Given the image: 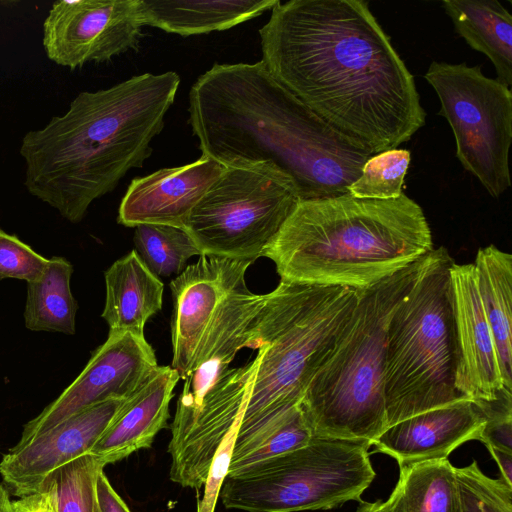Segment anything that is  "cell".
<instances>
[{
	"instance_id": "cell-1",
	"label": "cell",
	"mask_w": 512,
	"mask_h": 512,
	"mask_svg": "<svg viewBox=\"0 0 512 512\" xmlns=\"http://www.w3.org/2000/svg\"><path fill=\"white\" fill-rule=\"evenodd\" d=\"M259 36L269 73L354 147L395 149L425 124L414 77L367 2H279Z\"/></svg>"
},
{
	"instance_id": "cell-2",
	"label": "cell",
	"mask_w": 512,
	"mask_h": 512,
	"mask_svg": "<svg viewBox=\"0 0 512 512\" xmlns=\"http://www.w3.org/2000/svg\"><path fill=\"white\" fill-rule=\"evenodd\" d=\"M188 112L202 155L225 167L270 164L301 201L349 194L373 156L325 125L262 61L214 64L192 85Z\"/></svg>"
},
{
	"instance_id": "cell-3",
	"label": "cell",
	"mask_w": 512,
	"mask_h": 512,
	"mask_svg": "<svg viewBox=\"0 0 512 512\" xmlns=\"http://www.w3.org/2000/svg\"><path fill=\"white\" fill-rule=\"evenodd\" d=\"M179 85L174 71L147 72L80 92L64 114L23 136L27 191L69 222H81L94 200L150 157Z\"/></svg>"
},
{
	"instance_id": "cell-4",
	"label": "cell",
	"mask_w": 512,
	"mask_h": 512,
	"mask_svg": "<svg viewBox=\"0 0 512 512\" xmlns=\"http://www.w3.org/2000/svg\"><path fill=\"white\" fill-rule=\"evenodd\" d=\"M433 249L422 208L350 194L300 201L262 252L281 280L368 289Z\"/></svg>"
},
{
	"instance_id": "cell-5",
	"label": "cell",
	"mask_w": 512,
	"mask_h": 512,
	"mask_svg": "<svg viewBox=\"0 0 512 512\" xmlns=\"http://www.w3.org/2000/svg\"><path fill=\"white\" fill-rule=\"evenodd\" d=\"M359 291L281 280L250 329L253 359L248 397L235 444L299 405L348 325Z\"/></svg>"
},
{
	"instance_id": "cell-6",
	"label": "cell",
	"mask_w": 512,
	"mask_h": 512,
	"mask_svg": "<svg viewBox=\"0 0 512 512\" xmlns=\"http://www.w3.org/2000/svg\"><path fill=\"white\" fill-rule=\"evenodd\" d=\"M424 257L359 291L348 325L300 402L312 435L366 440L372 445L386 429L388 326Z\"/></svg>"
},
{
	"instance_id": "cell-7",
	"label": "cell",
	"mask_w": 512,
	"mask_h": 512,
	"mask_svg": "<svg viewBox=\"0 0 512 512\" xmlns=\"http://www.w3.org/2000/svg\"><path fill=\"white\" fill-rule=\"evenodd\" d=\"M454 264L446 248L432 249L392 314L384 379L387 427L468 399L456 388L457 344L450 278Z\"/></svg>"
},
{
	"instance_id": "cell-8",
	"label": "cell",
	"mask_w": 512,
	"mask_h": 512,
	"mask_svg": "<svg viewBox=\"0 0 512 512\" xmlns=\"http://www.w3.org/2000/svg\"><path fill=\"white\" fill-rule=\"evenodd\" d=\"M366 440L312 436L305 446L226 476L219 496L245 512L330 510L362 501L376 476Z\"/></svg>"
},
{
	"instance_id": "cell-9",
	"label": "cell",
	"mask_w": 512,
	"mask_h": 512,
	"mask_svg": "<svg viewBox=\"0 0 512 512\" xmlns=\"http://www.w3.org/2000/svg\"><path fill=\"white\" fill-rule=\"evenodd\" d=\"M300 201L293 180L270 164L226 167L184 229L201 255L254 262Z\"/></svg>"
},
{
	"instance_id": "cell-10",
	"label": "cell",
	"mask_w": 512,
	"mask_h": 512,
	"mask_svg": "<svg viewBox=\"0 0 512 512\" xmlns=\"http://www.w3.org/2000/svg\"><path fill=\"white\" fill-rule=\"evenodd\" d=\"M455 138L456 157L486 191L499 198L511 185L512 92L481 67L432 61L424 75Z\"/></svg>"
},
{
	"instance_id": "cell-11",
	"label": "cell",
	"mask_w": 512,
	"mask_h": 512,
	"mask_svg": "<svg viewBox=\"0 0 512 512\" xmlns=\"http://www.w3.org/2000/svg\"><path fill=\"white\" fill-rule=\"evenodd\" d=\"M139 0H59L43 23V47L54 63L75 70L138 51Z\"/></svg>"
},
{
	"instance_id": "cell-12",
	"label": "cell",
	"mask_w": 512,
	"mask_h": 512,
	"mask_svg": "<svg viewBox=\"0 0 512 512\" xmlns=\"http://www.w3.org/2000/svg\"><path fill=\"white\" fill-rule=\"evenodd\" d=\"M253 369V361L229 367L198 403L177 401L168 444L172 482L197 490L203 486L223 438L241 421Z\"/></svg>"
},
{
	"instance_id": "cell-13",
	"label": "cell",
	"mask_w": 512,
	"mask_h": 512,
	"mask_svg": "<svg viewBox=\"0 0 512 512\" xmlns=\"http://www.w3.org/2000/svg\"><path fill=\"white\" fill-rule=\"evenodd\" d=\"M144 335L109 332L77 378L22 430L23 445L82 410L110 399H128L158 367Z\"/></svg>"
},
{
	"instance_id": "cell-14",
	"label": "cell",
	"mask_w": 512,
	"mask_h": 512,
	"mask_svg": "<svg viewBox=\"0 0 512 512\" xmlns=\"http://www.w3.org/2000/svg\"><path fill=\"white\" fill-rule=\"evenodd\" d=\"M252 263L201 255L171 281L174 302L171 367L180 379L190 375L203 339L217 322L232 291L245 280Z\"/></svg>"
},
{
	"instance_id": "cell-15",
	"label": "cell",
	"mask_w": 512,
	"mask_h": 512,
	"mask_svg": "<svg viewBox=\"0 0 512 512\" xmlns=\"http://www.w3.org/2000/svg\"><path fill=\"white\" fill-rule=\"evenodd\" d=\"M125 401L110 399L93 405L12 447L0 461V475L9 493L23 497L38 492L54 471L90 453Z\"/></svg>"
},
{
	"instance_id": "cell-16",
	"label": "cell",
	"mask_w": 512,
	"mask_h": 512,
	"mask_svg": "<svg viewBox=\"0 0 512 512\" xmlns=\"http://www.w3.org/2000/svg\"><path fill=\"white\" fill-rule=\"evenodd\" d=\"M225 169L202 155L192 163L135 178L121 200L117 221L134 228L158 224L184 229L193 208Z\"/></svg>"
},
{
	"instance_id": "cell-17",
	"label": "cell",
	"mask_w": 512,
	"mask_h": 512,
	"mask_svg": "<svg viewBox=\"0 0 512 512\" xmlns=\"http://www.w3.org/2000/svg\"><path fill=\"white\" fill-rule=\"evenodd\" d=\"M457 344L456 388L471 400H493L504 389L473 264L450 271Z\"/></svg>"
},
{
	"instance_id": "cell-18",
	"label": "cell",
	"mask_w": 512,
	"mask_h": 512,
	"mask_svg": "<svg viewBox=\"0 0 512 512\" xmlns=\"http://www.w3.org/2000/svg\"><path fill=\"white\" fill-rule=\"evenodd\" d=\"M484 426L485 418L478 405L464 399L388 426L372 445L401 466L448 458L461 444L479 440Z\"/></svg>"
},
{
	"instance_id": "cell-19",
	"label": "cell",
	"mask_w": 512,
	"mask_h": 512,
	"mask_svg": "<svg viewBox=\"0 0 512 512\" xmlns=\"http://www.w3.org/2000/svg\"><path fill=\"white\" fill-rule=\"evenodd\" d=\"M179 380L171 366H158L126 399L91 453L107 465L150 448L158 432L166 427L169 403Z\"/></svg>"
},
{
	"instance_id": "cell-20",
	"label": "cell",
	"mask_w": 512,
	"mask_h": 512,
	"mask_svg": "<svg viewBox=\"0 0 512 512\" xmlns=\"http://www.w3.org/2000/svg\"><path fill=\"white\" fill-rule=\"evenodd\" d=\"M106 298L101 317L109 332L144 335L148 319L162 308L163 282L136 250L116 260L105 272Z\"/></svg>"
},
{
	"instance_id": "cell-21",
	"label": "cell",
	"mask_w": 512,
	"mask_h": 512,
	"mask_svg": "<svg viewBox=\"0 0 512 512\" xmlns=\"http://www.w3.org/2000/svg\"><path fill=\"white\" fill-rule=\"evenodd\" d=\"M279 0H139L143 25L190 36L226 30L262 15Z\"/></svg>"
},
{
	"instance_id": "cell-22",
	"label": "cell",
	"mask_w": 512,
	"mask_h": 512,
	"mask_svg": "<svg viewBox=\"0 0 512 512\" xmlns=\"http://www.w3.org/2000/svg\"><path fill=\"white\" fill-rule=\"evenodd\" d=\"M473 265L502 383L512 390V255L489 245L478 250Z\"/></svg>"
},
{
	"instance_id": "cell-23",
	"label": "cell",
	"mask_w": 512,
	"mask_h": 512,
	"mask_svg": "<svg viewBox=\"0 0 512 512\" xmlns=\"http://www.w3.org/2000/svg\"><path fill=\"white\" fill-rule=\"evenodd\" d=\"M442 6L456 32L474 50L487 56L497 80L512 85V16L495 0H445Z\"/></svg>"
},
{
	"instance_id": "cell-24",
	"label": "cell",
	"mask_w": 512,
	"mask_h": 512,
	"mask_svg": "<svg viewBox=\"0 0 512 512\" xmlns=\"http://www.w3.org/2000/svg\"><path fill=\"white\" fill-rule=\"evenodd\" d=\"M397 484L380 512H460L455 467L448 458L399 466Z\"/></svg>"
},
{
	"instance_id": "cell-25",
	"label": "cell",
	"mask_w": 512,
	"mask_h": 512,
	"mask_svg": "<svg viewBox=\"0 0 512 512\" xmlns=\"http://www.w3.org/2000/svg\"><path fill=\"white\" fill-rule=\"evenodd\" d=\"M72 274V264L64 257L54 256L43 275L27 283L23 313L27 329L75 334L78 305L70 288Z\"/></svg>"
},
{
	"instance_id": "cell-26",
	"label": "cell",
	"mask_w": 512,
	"mask_h": 512,
	"mask_svg": "<svg viewBox=\"0 0 512 512\" xmlns=\"http://www.w3.org/2000/svg\"><path fill=\"white\" fill-rule=\"evenodd\" d=\"M312 436L299 404L248 439L234 444L228 476L305 446Z\"/></svg>"
},
{
	"instance_id": "cell-27",
	"label": "cell",
	"mask_w": 512,
	"mask_h": 512,
	"mask_svg": "<svg viewBox=\"0 0 512 512\" xmlns=\"http://www.w3.org/2000/svg\"><path fill=\"white\" fill-rule=\"evenodd\" d=\"M133 241L144 264L158 278L179 275L191 257L201 256L191 236L179 227L141 224L135 227Z\"/></svg>"
},
{
	"instance_id": "cell-28",
	"label": "cell",
	"mask_w": 512,
	"mask_h": 512,
	"mask_svg": "<svg viewBox=\"0 0 512 512\" xmlns=\"http://www.w3.org/2000/svg\"><path fill=\"white\" fill-rule=\"evenodd\" d=\"M105 466L90 452L54 471L44 483L49 482L53 486L58 512H102L97 496V479Z\"/></svg>"
},
{
	"instance_id": "cell-29",
	"label": "cell",
	"mask_w": 512,
	"mask_h": 512,
	"mask_svg": "<svg viewBox=\"0 0 512 512\" xmlns=\"http://www.w3.org/2000/svg\"><path fill=\"white\" fill-rule=\"evenodd\" d=\"M410 160L409 150L397 148L371 156L363 165L360 176L350 185L349 194L378 200L400 197Z\"/></svg>"
},
{
	"instance_id": "cell-30",
	"label": "cell",
	"mask_w": 512,
	"mask_h": 512,
	"mask_svg": "<svg viewBox=\"0 0 512 512\" xmlns=\"http://www.w3.org/2000/svg\"><path fill=\"white\" fill-rule=\"evenodd\" d=\"M460 512H512V486L485 475L476 461L455 467Z\"/></svg>"
},
{
	"instance_id": "cell-31",
	"label": "cell",
	"mask_w": 512,
	"mask_h": 512,
	"mask_svg": "<svg viewBox=\"0 0 512 512\" xmlns=\"http://www.w3.org/2000/svg\"><path fill=\"white\" fill-rule=\"evenodd\" d=\"M49 259L43 257L16 235L0 228V280L13 278L27 283L39 279Z\"/></svg>"
},
{
	"instance_id": "cell-32",
	"label": "cell",
	"mask_w": 512,
	"mask_h": 512,
	"mask_svg": "<svg viewBox=\"0 0 512 512\" xmlns=\"http://www.w3.org/2000/svg\"><path fill=\"white\" fill-rule=\"evenodd\" d=\"M474 401L485 418L479 441L512 452V390L504 388L493 400Z\"/></svg>"
},
{
	"instance_id": "cell-33",
	"label": "cell",
	"mask_w": 512,
	"mask_h": 512,
	"mask_svg": "<svg viewBox=\"0 0 512 512\" xmlns=\"http://www.w3.org/2000/svg\"><path fill=\"white\" fill-rule=\"evenodd\" d=\"M240 421H237L223 438L215 452L207 477L204 492L197 505V512H214L219 494L228 475L233 448L237 437Z\"/></svg>"
},
{
	"instance_id": "cell-34",
	"label": "cell",
	"mask_w": 512,
	"mask_h": 512,
	"mask_svg": "<svg viewBox=\"0 0 512 512\" xmlns=\"http://www.w3.org/2000/svg\"><path fill=\"white\" fill-rule=\"evenodd\" d=\"M14 512H58L53 486L46 482L41 490L12 501Z\"/></svg>"
},
{
	"instance_id": "cell-35",
	"label": "cell",
	"mask_w": 512,
	"mask_h": 512,
	"mask_svg": "<svg viewBox=\"0 0 512 512\" xmlns=\"http://www.w3.org/2000/svg\"><path fill=\"white\" fill-rule=\"evenodd\" d=\"M97 496L102 512H131L103 471L97 479Z\"/></svg>"
},
{
	"instance_id": "cell-36",
	"label": "cell",
	"mask_w": 512,
	"mask_h": 512,
	"mask_svg": "<svg viewBox=\"0 0 512 512\" xmlns=\"http://www.w3.org/2000/svg\"><path fill=\"white\" fill-rule=\"evenodd\" d=\"M501 472V476L509 485L512 486V452L492 447L486 446Z\"/></svg>"
},
{
	"instance_id": "cell-37",
	"label": "cell",
	"mask_w": 512,
	"mask_h": 512,
	"mask_svg": "<svg viewBox=\"0 0 512 512\" xmlns=\"http://www.w3.org/2000/svg\"><path fill=\"white\" fill-rule=\"evenodd\" d=\"M0 512H14L10 493L4 484H0Z\"/></svg>"
},
{
	"instance_id": "cell-38",
	"label": "cell",
	"mask_w": 512,
	"mask_h": 512,
	"mask_svg": "<svg viewBox=\"0 0 512 512\" xmlns=\"http://www.w3.org/2000/svg\"><path fill=\"white\" fill-rule=\"evenodd\" d=\"M381 503V500H376L374 502L362 500L359 506L357 507L356 512H380Z\"/></svg>"
}]
</instances>
